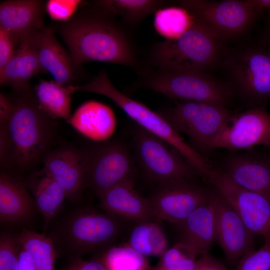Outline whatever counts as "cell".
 Here are the masks:
<instances>
[{
  "label": "cell",
  "mask_w": 270,
  "mask_h": 270,
  "mask_svg": "<svg viewBox=\"0 0 270 270\" xmlns=\"http://www.w3.org/2000/svg\"><path fill=\"white\" fill-rule=\"evenodd\" d=\"M60 32L74 66L96 61L128 66L138 74L143 70L132 31L95 5L64 24Z\"/></svg>",
  "instance_id": "1"
},
{
  "label": "cell",
  "mask_w": 270,
  "mask_h": 270,
  "mask_svg": "<svg viewBox=\"0 0 270 270\" xmlns=\"http://www.w3.org/2000/svg\"><path fill=\"white\" fill-rule=\"evenodd\" d=\"M116 216L88 206L61 211L50 222L46 232L52 239L58 257L70 260L107 246L118 234Z\"/></svg>",
  "instance_id": "2"
},
{
  "label": "cell",
  "mask_w": 270,
  "mask_h": 270,
  "mask_svg": "<svg viewBox=\"0 0 270 270\" xmlns=\"http://www.w3.org/2000/svg\"><path fill=\"white\" fill-rule=\"evenodd\" d=\"M12 116L4 125L7 138L4 158L20 170L28 168L44 154L50 145L54 122L39 106L29 90L20 92Z\"/></svg>",
  "instance_id": "3"
},
{
  "label": "cell",
  "mask_w": 270,
  "mask_h": 270,
  "mask_svg": "<svg viewBox=\"0 0 270 270\" xmlns=\"http://www.w3.org/2000/svg\"><path fill=\"white\" fill-rule=\"evenodd\" d=\"M76 91H83L104 96L113 101L138 126L162 138L174 148L192 167L197 174L205 178L212 170L206 158L186 142L167 120L158 112L130 98L118 90L104 70L90 82L76 86Z\"/></svg>",
  "instance_id": "4"
},
{
  "label": "cell",
  "mask_w": 270,
  "mask_h": 270,
  "mask_svg": "<svg viewBox=\"0 0 270 270\" xmlns=\"http://www.w3.org/2000/svg\"><path fill=\"white\" fill-rule=\"evenodd\" d=\"M220 52L219 40L193 20L191 26L178 38L153 44L143 62L144 67L205 72L218 62Z\"/></svg>",
  "instance_id": "5"
},
{
  "label": "cell",
  "mask_w": 270,
  "mask_h": 270,
  "mask_svg": "<svg viewBox=\"0 0 270 270\" xmlns=\"http://www.w3.org/2000/svg\"><path fill=\"white\" fill-rule=\"evenodd\" d=\"M138 78L126 88L130 94L147 88L173 99L216 104L228 107L236 94L232 86L205 72H172L144 67Z\"/></svg>",
  "instance_id": "6"
},
{
  "label": "cell",
  "mask_w": 270,
  "mask_h": 270,
  "mask_svg": "<svg viewBox=\"0 0 270 270\" xmlns=\"http://www.w3.org/2000/svg\"><path fill=\"white\" fill-rule=\"evenodd\" d=\"M158 112L178 134L186 135L198 152H206L208 143L236 112L216 104L180 100Z\"/></svg>",
  "instance_id": "7"
},
{
  "label": "cell",
  "mask_w": 270,
  "mask_h": 270,
  "mask_svg": "<svg viewBox=\"0 0 270 270\" xmlns=\"http://www.w3.org/2000/svg\"><path fill=\"white\" fill-rule=\"evenodd\" d=\"M178 3L194 21L218 40H230L242 34L260 12L249 6L244 0H182Z\"/></svg>",
  "instance_id": "8"
},
{
  "label": "cell",
  "mask_w": 270,
  "mask_h": 270,
  "mask_svg": "<svg viewBox=\"0 0 270 270\" xmlns=\"http://www.w3.org/2000/svg\"><path fill=\"white\" fill-rule=\"evenodd\" d=\"M224 64L233 82L235 94L250 107L270 99V52L249 48L228 54Z\"/></svg>",
  "instance_id": "9"
},
{
  "label": "cell",
  "mask_w": 270,
  "mask_h": 270,
  "mask_svg": "<svg viewBox=\"0 0 270 270\" xmlns=\"http://www.w3.org/2000/svg\"><path fill=\"white\" fill-rule=\"evenodd\" d=\"M267 105L236 112L208 143L206 153L217 148L239 152L258 146L270 148V114Z\"/></svg>",
  "instance_id": "10"
},
{
  "label": "cell",
  "mask_w": 270,
  "mask_h": 270,
  "mask_svg": "<svg viewBox=\"0 0 270 270\" xmlns=\"http://www.w3.org/2000/svg\"><path fill=\"white\" fill-rule=\"evenodd\" d=\"M138 162L148 175L162 184L189 180L196 172L170 145L138 126L134 134Z\"/></svg>",
  "instance_id": "11"
},
{
  "label": "cell",
  "mask_w": 270,
  "mask_h": 270,
  "mask_svg": "<svg viewBox=\"0 0 270 270\" xmlns=\"http://www.w3.org/2000/svg\"><path fill=\"white\" fill-rule=\"evenodd\" d=\"M214 191L238 214L248 230L255 236L270 237V202L263 196L234 183L222 172L212 166L206 179Z\"/></svg>",
  "instance_id": "12"
},
{
  "label": "cell",
  "mask_w": 270,
  "mask_h": 270,
  "mask_svg": "<svg viewBox=\"0 0 270 270\" xmlns=\"http://www.w3.org/2000/svg\"><path fill=\"white\" fill-rule=\"evenodd\" d=\"M84 156L85 184L98 197L131 177L132 160L126 148L120 143H107Z\"/></svg>",
  "instance_id": "13"
},
{
  "label": "cell",
  "mask_w": 270,
  "mask_h": 270,
  "mask_svg": "<svg viewBox=\"0 0 270 270\" xmlns=\"http://www.w3.org/2000/svg\"><path fill=\"white\" fill-rule=\"evenodd\" d=\"M252 148L229 152L216 168L239 186L259 194L270 202V151Z\"/></svg>",
  "instance_id": "14"
},
{
  "label": "cell",
  "mask_w": 270,
  "mask_h": 270,
  "mask_svg": "<svg viewBox=\"0 0 270 270\" xmlns=\"http://www.w3.org/2000/svg\"><path fill=\"white\" fill-rule=\"evenodd\" d=\"M213 192L189 180H178L162 184L149 200L155 218L180 224L208 202Z\"/></svg>",
  "instance_id": "15"
},
{
  "label": "cell",
  "mask_w": 270,
  "mask_h": 270,
  "mask_svg": "<svg viewBox=\"0 0 270 270\" xmlns=\"http://www.w3.org/2000/svg\"><path fill=\"white\" fill-rule=\"evenodd\" d=\"M218 240L228 262L238 263L254 250L255 236L247 228L236 211L214 191Z\"/></svg>",
  "instance_id": "16"
},
{
  "label": "cell",
  "mask_w": 270,
  "mask_h": 270,
  "mask_svg": "<svg viewBox=\"0 0 270 270\" xmlns=\"http://www.w3.org/2000/svg\"><path fill=\"white\" fill-rule=\"evenodd\" d=\"M42 170L64 189L70 201H78L85 184V160L83 154L70 148L48 153Z\"/></svg>",
  "instance_id": "17"
},
{
  "label": "cell",
  "mask_w": 270,
  "mask_h": 270,
  "mask_svg": "<svg viewBox=\"0 0 270 270\" xmlns=\"http://www.w3.org/2000/svg\"><path fill=\"white\" fill-rule=\"evenodd\" d=\"M26 182L12 174H0V220L2 224H26L38 210Z\"/></svg>",
  "instance_id": "18"
},
{
  "label": "cell",
  "mask_w": 270,
  "mask_h": 270,
  "mask_svg": "<svg viewBox=\"0 0 270 270\" xmlns=\"http://www.w3.org/2000/svg\"><path fill=\"white\" fill-rule=\"evenodd\" d=\"M106 212L140 223L150 222L154 215L149 200L140 196L134 189L132 177L109 188L99 197Z\"/></svg>",
  "instance_id": "19"
},
{
  "label": "cell",
  "mask_w": 270,
  "mask_h": 270,
  "mask_svg": "<svg viewBox=\"0 0 270 270\" xmlns=\"http://www.w3.org/2000/svg\"><path fill=\"white\" fill-rule=\"evenodd\" d=\"M44 2L38 0H6L0 4V28L15 43L43 28Z\"/></svg>",
  "instance_id": "20"
},
{
  "label": "cell",
  "mask_w": 270,
  "mask_h": 270,
  "mask_svg": "<svg viewBox=\"0 0 270 270\" xmlns=\"http://www.w3.org/2000/svg\"><path fill=\"white\" fill-rule=\"evenodd\" d=\"M194 210L180 224L182 238L180 241L197 256L208 254L218 240L215 206L213 198Z\"/></svg>",
  "instance_id": "21"
},
{
  "label": "cell",
  "mask_w": 270,
  "mask_h": 270,
  "mask_svg": "<svg viewBox=\"0 0 270 270\" xmlns=\"http://www.w3.org/2000/svg\"><path fill=\"white\" fill-rule=\"evenodd\" d=\"M40 66L62 85L70 83L74 77V64L58 42L52 30L42 28L32 34Z\"/></svg>",
  "instance_id": "22"
},
{
  "label": "cell",
  "mask_w": 270,
  "mask_h": 270,
  "mask_svg": "<svg viewBox=\"0 0 270 270\" xmlns=\"http://www.w3.org/2000/svg\"><path fill=\"white\" fill-rule=\"evenodd\" d=\"M32 33L20 40L13 56L0 70V84L10 85L18 92L28 90L30 79L43 71L34 44Z\"/></svg>",
  "instance_id": "23"
},
{
  "label": "cell",
  "mask_w": 270,
  "mask_h": 270,
  "mask_svg": "<svg viewBox=\"0 0 270 270\" xmlns=\"http://www.w3.org/2000/svg\"><path fill=\"white\" fill-rule=\"evenodd\" d=\"M67 122L81 134L97 140L109 138L116 122L112 110L96 101L83 104Z\"/></svg>",
  "instance_id": "24"
},
{
  "label": "cell",
  "mask_w": 270,
  "mask_h": 270,
  "mask_svg": "<svg viewBox=\"0 0 270 270\" xmlns=\"http://www.w3.org/2000/svg\"><path fill=\"white\" fill-rule=\"evenodd\" d=\"M38 210L44 218L43 234L51 220L62 211L66 194L62 186L42 169L33 172L26 182Z\"/></svg>",
  "instance_id": "25"
},
{
  "label": "cell",
  "mask_w": 270,
  "mask_h": 270,
  "mask_svg": "<svg viewBox=\"0 0 270 270\" xmlns=\"http://www.w3.org/2000/svg\"><path fill=\"white\" fill-rule=\"evenodd\" d=\"M170 1L164 0H101L94 5L118 18L130 30L138 27L142 20L157 11L168 7Z\"/></svg>",
  "instance_id": "26"
},
{
  "label": "cell",
  "mask_w": 270,
  "mask_h": 270,
  "mask_svg": "<svg viewBox=\"0 0 270 270\" xmlns=\"http://www.w3.org/2000/svg\"><path fill=\"white\" fill-rule=\"evenodd\" d=\"M74 86H63L55 81L42 80L36 89V98L40 108L52 118H70L71 94Z\"/></svg>",
  "instance_id": "27"
},
{
  "label": "cell",
  "mask_w": 270,
  "mask_h": 270,
  "mask_svg": "<svg viewBox=\"0 0 270 270\" xmlns=\"http://www.w3.org/2000/svg\"><path fill=\"white\" fill-rule=\"evenodd\" d=\"M18 236L22 247L31 255L36 270H54L58 254L48 235L22 228Z\"/></svg>",
  "instance_id": "28"
},
{
  "label": "cell",
  "mask_w": 270,
  "mask_h": 270,
  "mask_svg": "<svg viewBox=\"0 0 270 270\" xmlns=\"http://www.w3.org/2000/svg\"><path fill=\"white\" fill-rule=\"evenodd\" d=\"M129 246L144 256H162L167 250V241L161 228L156 223H140L133 230Z\"/></svg>",
  "instance_id": "29"
},
{
  "label": "cell",
  "mask_w": 270,
  "mask_h": 270,
  "mask_svg": "<svg viewBox=\"0 0 270 270\" xmlns=\"http://www.w3.org/2000/svg\"><path fill=\"white\" fill-rule=\"evenodd\" d=\"M154 14V28L166 40L178 38L193 22L188 12L180 6H169L160 10Z\"/></svg>",
  "instance_id": "30"
},
{
  "label": "cell",
  "mask_w": 270,
  "mask_h": 270,
  "mask_svg": "<svg viewBox=\"0 0 270 270\" xmlns=\"http://www.w3.org/2000/svg\"><path fill=\"white\" fill-rule=\"evenodd\" d=\"M102 260L109 270H149L146 256L129 246L111 248Z\"/></svg>",
  "instance_id": "31"
},
{
  "label": "cell",
  "mask_w": 270,
  "mask_h": 270,
  "mask_svg": "<svg viewBox=\"0 0 270 270\" xmlns=\"http://www.w3.org/2000/svg\"><path fill=\"white\" fill-rule=\"evenodd\" d=\"M197 255L186 245L180 242L162 256L158 270H195Z\"/></svg>",
  "instance_id": "32"
},
{
  "label": "cell",
  "mask_w": 270,
  "mask_h": 270,
  "mask_svg": "<svg viewBox=\"0 0 270 270\" xmlns=\"http://www.w3.org/2000/svg\"><path fill=\"white\" fill-rule=\"evenodd\" d=\"M18 234L2 232L0 236V270H18L21 248Z\"/></svg>",
  "instance_id": "33"
},
{
  "label": "cell",
  "mask_w": 270,
  "mask_h": 270,
  "mask_svg": "<svg viewBox=\"0 0 270 270\" xmlns=\"http://www.w3.org/2000/svg\"><path fill=\"white\" fill-rule=\"evenodd\" d=\"M236 270H270V237L264 245L246 254L237 263Z\"/></svg>",
  "instance_id": "34"
},
{
  "label": "cell",
  "mask_w": 270,
  "mask_h": 270,
  "mask_svg": "<svg viewBox=\"0 0 270 270\" xmlns=\"http://www.w3.org/2000/svg\"><path fill=\"white\" fill-rule=\"evenodd\" d=\"M82 2L79 0H50L46 2V10L52 19L66 20Z\"/></svg>",
  "instance_id": "35"
},
{
  "label": "cell",
  "mask_w": 270,
  "mask_h": 270,
  "mask_svg": "<svg viewBox=\"0 0 270 270\" xmlns=\"http://www.w3.org/2000/svg\"><path fill=\"white\" fill-rule=\"evenodd\" d=\"M15 42L6 31L0 28V70L13 56Z\"/></svg>",
  "instance_id": "36"
},
{
  "label": "cell",
  "mask_w": 270,
  "mask_h": 270,
  "mask_svg": "<svg viewBox=\"0 0 270 270\" xmlns=\"http://www.w3.org/2000/svg\"><path fill=\"white\" fill-rule=\"evenodd\" d=\"M64 270H107V268L103 260H84L77 257L70 259Z\"/></svg>",
  "instance_id": "37"
},
{
  "label": "cell",
  "mask_w": 270,
  "mask_h": 270,
  "mask_svg": "<svg viewBox=\"0 0 270 270\" xmlns=\"http://www.w3.org/2000/svg\"><path fill=\"white\" fill-rule=\"evenodd\" d=\"M195 270H228L220 260L208 254L196 260Z\"/></svg>",
  "instance_id": "38"
},
{
  "label": "cell",
  "mask_w": 270,
  "mask_h": 270,
  "mask_svg": "<svg viewBox=\"0 0 270 270\" xmlns=\"http://www.w3.org/2000/svg\"><path fill=\"white\" fill-rule=\"evenodd\" d=\"M14 108V102L2 93L0 94V126L6 125L10 120Z\"/></svg>",
  "instance_id": "39"
},
{
  "label": "cell",
  "mask_w": 270,
  "mask_h": 270,
  "mask_svg": "<svg viewBox=\"0 0 270 270\" xmlns=\"http://www.w3.org/2000/svg\"><path fill=\"white\" fill-rule=\"evenodd\" d=\"M18 270H36L31 255L22 246L20 252Z\"/></svg>",
  "instance_id": "40"
},
{
  "label": "cell",
  "mask_w": 270,
  "mask_h": 270,
  "mask_svg": "<svg viewBox=\"0 0 270 270\" xmlns=\"http://www.w3.org/2000/svg\"><path fill=\"white\" fill-rule=\"evenodd\" d=\"M244 2L249 6L260 10L270 8V0H245Z\"/></svg>",
  "instance_id": "41"
},
{
  "label": "cell",
  "mask_w": 270,
  "mask_h": 270,
  "mask_svg": "<svg viewBox=\"0 0 270 270\" xmlns=\"http://www.w3.org/2000/svg\"><path fill=\"white\" fill-rule=\"evenodd\" d=\"M268 35L270 36V25H269V26H268Z\"/></svg>",
  "instance_id": "42"
},
{
  "label": "cell",
  "mask_w": 270,
  "mask_h": 270,
  "mask_svg": "<svg viewBox=\"0 0 270 270\" xmlns=\"http://www.w3.org/2000/svg\"><path fill=\"white\" fill-rule=\"evenodd\" d=\"M107 270H109L107 268Z\"/></svg>",
  "instance_id": "43"
},
{
  "label": "cell",
  "mask_w": 270,
  "mask_h": 270,
  "mask_svg": "<svg viewBox=\"0 0 270 270\" xmlns=\"http://www.w3.org/2000/svg\"><path fill=\"white\" fill-rule=\"evenodd\" d=\"M269 52H270V51H269Z\"/></svg>",
  "instance_id": "44"
}]
</instances>
